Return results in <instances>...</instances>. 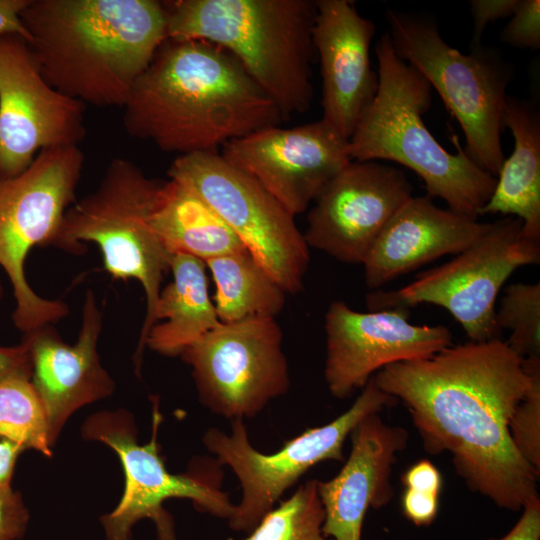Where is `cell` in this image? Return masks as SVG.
I'll return each instance as SVG.
<instances>
[{
    "instance_id": "f1b7e54d",
    "label": "cell",
    "mask_w": 540,
    "mask_h": 540,
    "mask_svg": "<svg viewBox=\"0 0 540 540\" xmlns=\"http://www.w3.org/2000/svg\"><path fill=\"white\" fill-rule=\"evenodd\" d=\"M529 387L509 422L513 444L523 459L540 474V358L523 359Z\"/></svg>"
},
{
    "instance_id": "d4e9b609",
    "label": "cell",
    "mask_w": 540,
    "mask_h": 540,
    "mask_svg": "<svg viewBox=\"0 0 540 540\" xmlns=\"http://www.w3.org/2000/svg\"><path fill=\"white\" fill-rule=\"evenodd\" d=\"M215 286L214 306L222 323L273 317L286 304V291L245 249L205 262Z\"/></svg>"
},
{
    "instance_id": "cb8c5ba5",
    "label": "cell",
    "mask_w": 540,
    "mask_h": 540,
    "mask_svg": "<svg viewBox=\"0 0 540 540\" xmlns=\"http://www.w3.org/2000/svg\"><path fill=\"white\" fill-rule=\"evenodd\" d=\"M151 222L172 255L187 254L206 262L246 249L203 199L174 179L162 181Z\"/></svg>"
},
{
    "instance_id": "9c48e42d",
    "label": "cell",
    "mask_w": 540,
    "mask_h": 540,
    "mask_svg": "<svg viewBox=\"0 0 540 540\" xmlns=\"http://www.w3.org/2000/svg\"><path fill=\"white\" fill-rule=\"evenodd\" d=\"M540 242L523 233L522 221L507 216L490 223L473 244L449 262L422 272L410 284L367 296L371 310L408 308L430 303L446 309L470 341L500 338L495 303L509 276L519 267L538 264Z\"/></svg>"
},
{
    "instance_id": "e0dca14e",
    "label": "cell",
    "mask_w": 540,
    "mask_h": 540,
    "mask_svg": "<svg viewBox=\"0 0 540 540\" xmlns=\"http://www.w3.org/2000/svg\"><path fill=\"white\" fill-rule=\"evenodd\" d=\"M400 169L351 161L313 201L303 233L308 247L348 264H362L377 237L412 197Z\"/></svg>"
},
{
    "instance_id": "74e56055",
    "label": "cell",
    "mask_w": 540,
    "mask_h": 540,
    "mask_svg": "<svg viewBox=\"0 0 540 540\" xmlns=\"http://www.w3.org/2000/svg\"><path fill=\"white\" fill-rule=\"evenodd\" d=\"M23 451L19 444L0 436V490L11 487L16 461Z\"/></svg>"
},
{
    "instance_id": "d6a6232c",
    "label": "cell",
    "mask_w": 540,
    "mask_h": 540,
    "mask_svg": "<svg viewBox=\"0 0 540 540\" xmlns=\"http://www.w3.org/2000/svg\"><path fill=\"white\" fill-rule=\"evenodd\" d=\"M405 517L417 526L430 525L439 511V496L405 489L401 502Z\"/></svg>"
},
{
    "instance_id": "4316f807",
    "label": "cell",
    "mask_w": 540,
    "mask_h": 540,
    "mask_svg": "<svg viewBox=\"0 0 540 540\" xmlns=\"http://www.w3.org/2000/svg\"><path fill=\"white\" fill-rule=\"evenodd\" d=\"M318 480H309L268 512L245 540H333L322 533L324 509Z\"/></svg>"
},
{
    "instance_id": "4dcf8cb0",
    "label": "cell",
    "mask_w": 540,
    "mask_h": 540,
    "mask_svg": "<svg viewBox=\"0 0 540 540\" xmlns=\"http://www.w3.org/2000/svg\"><path fill=\"white\" fill-rule=\"evenodd\" d=\"M29 512L20 493L12 487L0 490V540L21 539L28 526Z\"/></svg>"
},
{
    "instance_id": "5bb4252c",
    "label": "cell",
    "mask_w": 540,
    "mask_h": 540,
    "mask_svg": "<svg viewBox=\"0 0 540 540\" xmlns=\"http://www.w3.org/2000/svg\"><path fill=\"white\" fill-rule=\"evenodd\" d=\"M85 106L55 90L19 34L0 35V178L23 172L44 149L79 146Z\"/></svg>"
},
{
    "instance_id": "277c9868",
    "label": "cell",
    "mask_w": 540,
    "mask_h": 540,
    "mask_svg": "<svg viewBox=\"0 0 540 540\" xmlns=\"http://www.w3.org/2000/svg\"><path fill=\"white\" fill-rule=\"evenodd\" d=\"M375 52L378 91L348 140L349 158L399 163L423 180L429 197L441 198L450 210L478 219L496 177L465 153L456 135L452 137L456 153H449L432 135L422 116L431 106L432 87L419 70L397 57L387 32Z\"/></svg>"
},
{
    "instance_id": "484cf974",
    "label": "cell",
    "mask_w": 540,
    "mask_h": 540,
    "mask_svg": "<svg viewBox=\"0 0 540 540\" xmlns=\"http://www.w3.org/2000/svg\"><path fill=\"white\" fill-rule=\"evenodd\" d=\"M31 375L21 371L0 379V436L50 457L49 422Z\"/></svg>"
},
{
    "instance_id": "f35d334b",
    "label": "cell",
    "mask_w": 540,
    "mask_h": 540,
    "mask_svg": "<svg viewBox=\"0 0 540 540\" xmlns=\"http://www.w3.org/2000/svg\"><path fill=\"white\" fill-rule=\"evenodd\" d=\"M3 292H4L3 286H2V283H1V281H0V299H1L2 296H3Z\"/></svg>"
},
{
    "instance_id": "1f68e13d",
    "label": "cell",
    "mask_w": 540,
    "mask_h": 540,
    "mask_svg": "<svg viewBox=\"0 0 540 540\" xmlns=\"http://www.w3.org/2000/svg\"><path fill=\"white\" fill-rule=\"evenodd\" d=\"M519 0H472L469 2L473 19L471 48L482 46L481 39L486 26L501 18L511 17Z\"/></svg>"
},
{
    "instance_id": "52a82bcc",
    "label": "cell",
    "mask_w": 540,
    "mask_h": 540,
    "mask_svg": "<svg viewBox=\"0 0 540 540\" xmlns=\"http://www.w3.org/2000/svg\"><path fill=\"white\" fill-rule=\"evenodd\" d=\"M387 32L395 54L413 65L442 98L465 135V153L497 177L505 160L501 145V116L513 68L490 48H471L468 54L442 38L435 20L389 9Z\"/></svg>"
},
{
    "instance_id": "ffe728a7",
    "label": "cell",
    "mask_w": 540,
    "mask_h": 540,
    "mask_svg": "<svg viewBox=\"0 0 540 540\" xmlns=\"http://www.w3.org/2000/svg\"><path fill=\"white\" fill-rule=\"evenodd\" d=\"M350 437L351 452L340 472L317 483L322 533L333 540H361L369 508L383 507L393 497L392 467L408 443V432L385 423L379 413L363 418Z\"/></svg>"
},
{
    "instance_id": "8fae6325",
    "label": "cell",
    "mask_w": 540,
    "mask_h": 540,
    "mask_svg": "<svg viewBox=\"0 0 540 540\" xmlns=\"http://www.w3.org/2000/svg\"><path fill=\"white\" fill-rule=\"evenodd\" d=\"M395 401L371 377L348 410L325 425L305 430L273 454L260 453L250 444L241 418L232 420L231 435L209 429L203 437L206 448L217 456L218 464L231 467L242 488V500L229 518L230 527L251 532L312 466L325 460L343 461L344 443L356 425Z\"/></svg>"
},
{
    "instance_id": "f546056e",
    "label": "cell",
    "mask_w": 540,
    "mask_h": 540,
    "mask_svg": "<svg viewBox=\"0 0 540 540\" xmlns=\"http://www.w3.org/2000/svg\"><path fill=\"white\" fill-rule=\"evenodd\" d=\"M500 41L522 49L540 47L539 0H519L510 21L500 33Z\"/></svg>"
},
{
    "instance_id": "2e32d148",
    "label": "cell",
    "mask_w": 540,
    "mask_h": 540,
    "mask_svg": "<svg viewBox=\"0 0 540 540\" xmlns=\"http://www.w3.org/2000/svg\"><path fill=\"white\" fill-rule=\"evenodd\" d=\"M324 376L330 393L345 399L382 368L425 358L451 345V331L442 325L409 322V309L395 307L357 312L333 301L325 315Z\"/></svg>"
},
{
    "instance_id": "83f0119b",
    "label": "cell",
    "mask_w": 540,
    "mask_h": 540,
    "mask_svg": "<svg viewBox=\"0 0 540 540\" xmlns=\"http://www.w3.org/2000/svg\"><path fill=\"white\" fill-rule=\"evenodd\" d=\"M500 331L510 330L506 343L522 359L540 358V284L516 283L505 289L495 314Z\"/></svg>"
},
{
    "instance_id": "ba28073f",
    "label": "cell",
    "mask_w": 540,
    "mask_h": 540,
    "mask_svg": "<svg viewBox=\"0 0 540 540\" xmlns=\"http://www.w3.org/2000/svg\"><path fill=\"white\" fill-rule=\"evenodd\" d=\"M83 167L79 146L55 147L41 150L20 174L0 178V266L16 301L13 323L24 334L69 314L64 302L42 298L30 287L24 263L33 247L51 244L76 201Z\"/></svg>"
},
{
    "instance_id": "8992f818",
    "label": "cell",
    "mask_w": 540,
    "mask_h": 540,
    "mask_svg": "<svg viewBox=\"0 0 540 540\" xmlns=\"http://www.w3.org/2000/svg\"><path fill=\"white\" fill-rule=\"evenodd\" d=\"M161 184L132 161L114 158L99 186L68 208L50 244L80 254L84 252L83 242H93L102 253L105 270L114 279H135L142 285L146 314L134 357L137 371L162 280L174 256L151 222Z\"/></svg>"
},
{
    "instance_id": "9a60e30c",
    "label": "cell",
    "mask_w": 540,
    "mask_h": 540,
    "mask_svg": "<svg viewBox=\"0 0 540 540\" xmlns=\"http://www.w3.org/2000/svg\"><path fill=\"white\" fill-rule=\"evenodd\" d=\"M347 147L348 139L320 119L257 130L226 143L221 155L296 216L351 162Z\"/></svg>"
},
{
    "instance_id": "30bf717a",
    "label": "cell",
    "mask_w": 540,
    "mask_h": 540,
    "mask_svg": "<svg viewBox=\"0 0 540 540\" xmlns=\"http://www.w3.org/2000/svg\"><path fill=\"white\" fill-rule=\"evenodd\" d=\"M168 176L203 199L286 291H302L309 247L293 216L253 178L218 152L178 156Z\"/></svg>"
},
{
    "instance_id": "836d02e7",
    "label": "cell",
    "mask_w": 540,
    "mask_h": 540,
    "mask_svg": "<svg viewBox=\"0 0 540 540\" xmlns=\"http://www.w3.org/2000/svg\"><path fill=\"white\" fill-rule=\"evenodd\" d=\"M402 482L407 489L439 496L442 489V476L437 467L423 459L410 466L403 474Z\"/></svg>"
},
{
    "instance_id": "4fadbf2b",
    "label": "cell",
    "mask_w": 540,
    "mask_h": 540,
    "mask_svg": "<svg viewBox=\"0 0 540 540\" xmlns=\"http://www.w3.org/2000/svg\"><path fill=\"white\" fill-rule=\"evenodd\" d=\"M283 334L273 317L220 323L182 354L200 400L226 418H250L290 385Z\"/></svg>"
},
{
    "instance_id": "d6986e66",
    "label": "cell",
    "mask_w": 540,
    "mask_h": 540,
    "mask_svg": "<svg viewBox=\"0 0 540 540\" xmlns=\"http://www.w3.org/2000/svg\"><path fill=\"white\" fill-rule=\"evenodd\" d=\"M102 319L95 295L89 290L79 336L73 345L66 344L52 325L23 336L31 358V381L44 405L53 444L76 410L114 391V381L97 353Z\"/></svg>"
},
{
    "instance_id": "7c38bea8",
    "label": "cell",
    "mask_w": 540,
    "mask_h": 540,
    "mask_svg": "<svg viewBox=\"0 0 540 540\" xmlns=\"http://www.w3.org/2000/svg\"><path fill=\"white\" fill-rule=\"evenodd\" d=\"M152 437L149 443L137 442L131 414L124 410L91 415L83 424L85 439L100 441L118 455L125 473V489L117 507L101 517L107 540H130L132 527L151 519L158 540H176L171 516L162 504L170 498L190 499L200 511L229 519L234 511L228 495L214 479L201 473L172 474L159 453L158 428L162 421L158 400L154 399Z\"/></svg>"
},
{
    "instance_id": "603a6c76",
    "label": "cell",
    "mask_w": 540,
    "mask_h": 540,
    "mask_svg": "<svg viewBox=\"0 0 540 540\" xmlns=\"http://www.w3.org/2000/svg\"><path fill=\"white\" fill-rule=\"evenodd\" d=\"M170 271L173 279L159 293L145 347L173 357L181 356L221 321L209 296L204 261L175 254Z\"/></svg>"
},
{
    "instance_id": "d590c367",
    "label": "cell",
    "mask_w": 540,
    "mask_h": 540,
    "mask_svg": "<svg viewBox=\"0 0 540 540\" xmlns=\"http://www.w3.org/2000/svg\"><path fill=\"white\" fill-rule=\"evenodd\" d=\"M28 2L29 0H0V35L19 34L29 40L20 18V13Z\"/></svg>"
},
{
    "instance_id": "5b68a950",
    "label": "cell",
    "mask_w": 540,
    "mask_h": 540,
    "mask_svg": "<svg viewBox=\"0 0 540 540\" xmlns=\"http://www.w3.org/2000/svg\"><path fill=\"white\" fill-rule=\"evenodd\" d=\"M167 38L215 44L230 53L284 120L310 109L316 0L164 2Z\"/></svg>"
},
{
    "instance_id": "ac0fdd59",
    "label": "cell",
    "mask_w": 540,
    "mask_h": 540,
    "mask_svg": "<svg viewBox=\"0 0 540 540\" xmlns=\"http://www.w3.org/2000/svg\"><path fill=\"white\" fill-rule=\"evenodd\" d=\"M375 29L353 1L316 0L312 37L322 77L321 119L348 140L378 91L370 59Z\"/></svg>"
},
{
    "instance_id": "44dd1931",
    "label": "cell",
    "mask_w": 540,
    "mask_h": 540,
    "mask_svg": "<svg viewBox=\"0 0 540 540\" xmlns=\"http://www.w3.org/2000/svg\"><path fill=\"white\" fill-rule=\"evenodd\" d=\"M466 215L412 196L390 219L363 261L365 282L376 289L435 259L459 254L487 231Z\"/></svg>"
},
{
    "instance_id": "8d00e7d4",
    "label": "cell",
    "mask_w": 540,
    "mask_h": 540,
    "mask_svg": "<svg viewBox=\"0 0 540 540\" xmlns=\"http://www.w3.org/2000/svg\"><path fill=\"white\" fill-rule=\"evenodd\" d=\"M21 371L32 372L27 346L23 342L13 347L0 346V379Z\"/></svg>"
},
{
    "instance_id": "e575fe53",
    "label": "cell",
    "mask_w": 540,
    "mask_h": 540,
    "mask_svg": "<svg viewBox=\"0 0 540 540\" xmlns=\"http://www.w3.org/2000/svg\"><path fill=\"white\" fill-rule=\"evenodd\" d=\"M515 526L502 538L489 540H540V499L528 502Z\"/></svg>"
},
{
    "instance_id": "7402d4cb",
    "label": "cell",
    "mask_w": 540,
    "mask_h": 540,
    "mask_svg": "<svg viewBox=\"0 0 540 540\" xmlns=\"http://www.w3.org/2000/svg\"><path fill=\"white\" fill-rule=\"evenodd\" d=\"M502 128L514 138L481 215L501 213L522 221L523 233L540 242V112L534 102L507 95Z\"/></svg>"
},
{
    "instance_id": "3957f363",
    "label": "cell",
    "mask_w": 540,
    "mask_h": 540,
    "mask_svg": "<svg viewBox=\"0 0 540 540\" xmlns=\"http://www.w3.org/2000/svg\"><path fill=\"white\" fill-rule=\"evenodd\" d=\"M20 18L49 85L99 108L124 106L167 39L155 0H29Z\"/></svg>"
},
{
    "instance_id": "7a4b0ae2",
    "label": "cell",
    "mask_w": 540,
    "mask_h": 540,
    "mask_svg": "<svg viewBox=\"0 0 540 540\" xmlns=\"http://www.w3.org/2000/svg\"><path fill=\"white\" fill-rule=\"evenodd\" d=\"M126 132L178 156L280 126V110L243 66L202 40L167 38L122 107Z\"/></svg>"
},
{
    "instance_id": "6da1fadb",
    "label": "cell",
    "mask_w": 540,
    "mask_h": 540,
    "mask_svg": "<svg viewBox=\"0 0 540 540\" xmlns=\"http://www.w3.org/2000/svg\"><path fill=\"white\" fill-rule=\"evenodd\" d=\"M373 379L408 409L427 452L452 455L471 490L512 511L539 498V473L517 451L509 431L530 376L506 341L450 345L388 365Z\"/></svg>"
}]
</instances>
